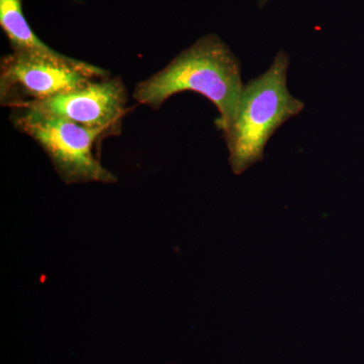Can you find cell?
<instances>
[{"instance_id": "obj_1", "label": "cell", "mask_w": 364, "mask_h": 364, "mask_svg": "<svg viewBox=\"0 0 364 364\" xmlns=\"http://www.w3.org/2000/svg\"><path fill=\"white\" fill-rule=\"evenodd\" d=\"M241 63L226 43L215 33L203 36L176 58L135 86L133 98L139 105L158 111L170 97L193 91L208 98L220 117L215 124L226 135L238 109L243 82Z\"/></svg>"}, {"instance_id": "obj_2", "label": "cell", "mask_w": 364, "mask_h": 364, "mask_svg": "<svg viewBox=\"0 0 364 364\" xmlns=\"http://www.w3.org/2000/svg\"><path fill=\"white\" fill-rule=\"evenodd\" d=\"M289 65V55L279 52L267 71L244 85L234 123L223 136L236 176L261 161L275 132L305 109L287 90Z\"/></svg>"}, {"instance_id": "obj_3", "label": "cell", "mask_w": 364, "mask_h": 364, "mask_svg": "<svg viewBox=\"0 0 364 364\" xmlns=\"http://www.w3.org/2000/svg\"><path fill=\"white\" fill-rule=\"evenodd\" d=\"M11 109L14 128L32 138L49 157L60 178L66 184L114 183L117 177L100 161V143L111 130H90L28 107Z\"/></svg>"}, {"instance_id": "obj_4", "label": "cell", "mask_w": 364, "mask_h": 364, "mask_svg": "<svg viewBox=\"0 0 364 364\" xmlns=\"http://www.w3.org/2000/svg\"><path fill=\"white\" fill-rule=\"evenodd\" d=\"M107 77L109 71L78 59L55 61L13 51L0 61V104L13 109Z\"/></svg>"}, {"instance_id": "obj_5", "label": "cell", "mask_w": 364, "mask_h": 364, "mask_svg": "<svg viewBox=\"0 0 364 364\" xmlns=\"http://www.w3.org/2000/svg\"><path fill=\"white\" fill-rule=\"evenodd\" d=\"M128 92L119 77H107L59 93L41 102H26L28 107L90 129L119 133L127 112ZM14 109V107H13Z\"/></svg>"}, {"instance_id": "obj_6", "label": "cell", "mask_w": 364, "mask_h": 364, "mask_svg": "<svg viewBox=\"0 0 364 364\" xmlns=\"http://www.w3.org/2000/svg\"><path fill=\"white\" fill-rule=\"evenodd\" d=\"M0 26L14 52L69 62L74 58L55 51L33 33L23 14V0H0Z\"/></svg>"}]
</instances>
